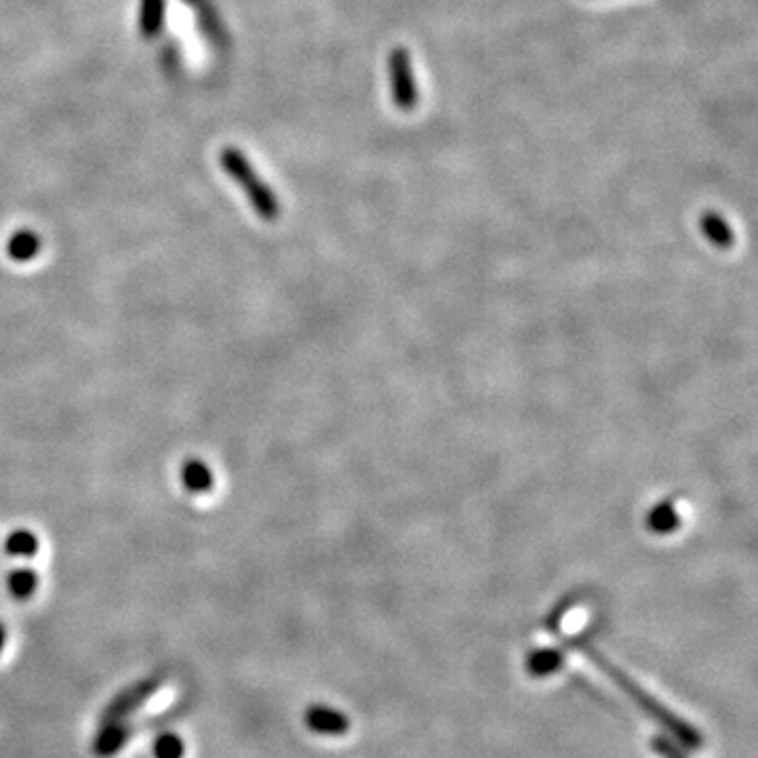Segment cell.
Returning <instances> with one entry per match:
<instances>
[{
  "label": "cell",
  "mask_w": 758,
  "mask_h": 758,
  "mask_svg": "<svg viewBox=\"0 0 758 758\" xmlns=\"http://www.w3.org/2000/svg\"><path fill=\"white\" fill-rule=\"evenodd\" d=\"M7 251L15 262H30V259H34L38 251H41V238L30 230H19L11 236Z\"/></svg>",
  "instance_id": "cell-7"
},
{
  "label": "cell",
  "mask_w": 758,
  "mask_h": 758,
  "mask_svg": "<svg viewBox=\"0 0 758 758\" xmlns=\"http://www.w3.org/2000/svg\"><path fill=\"white\" fill-rule=\"evenodd\" d=\"M163 0H144V30L156 32L163 22Z\"/></svg>",
  "instance_id": "cell-13"
},
{
  "label": "cell",
  "mask_w": 758,
  "mask_h": 758,
  "mask_svg": "<svg viewBox=\"0 0 758 758\" xmlns=\"http://www.w3.org/2000/svg\"><path fill=\"white\" fill-rule=\"evenodd\" d=\"M182 483L190 493H209L213 487V472L205 462L190 460L182 466Z\"/></svg>",
  "instance_id": "cell-6"
},
{
  "label": "cell",
  "mask_w": 758,
  "mask_h": 758,
  "mask_svg": "<svg viewBox=\"0 0 758 758\" xmlns=\"http://www.w3.org/2000/svg\"><path fill=\"white\" fill-rule=\"evenodd\" d=\"M306 723L312 731L323 735H344L350 729L346 714L329 710L325 706H312L306 712Z\"/></svg>",
  "instance_id": "cell-4"
},
{
  "label": "cell",
  "mask_w": 758,
  "mask_h": 758,
  "mask_svg": "<svg viewBox=\"0 0 758 758\" xmlns=\"http://www.w3.org/2000/svg\"><path fill=\"white\" fill-rule=\"evenodd\" d=\"M222 165L224 171L234 179V182L243 188L247 198L251 201L253 209L257 215L266 219V222H274L281 213V207H278V198L276 194L259 179V175L253 171L247 158L243 156L241 150L226 148L222 152Z\"/></svg>",
  "instance_id": "cell-2"
},
{
  "label": "cell",
  "mask_w": 758,
  "mask_h": 758,
  "mask_svg": "<svg viewBox=\"0 0 758 758\" xmlns=\"http://www.w3.org/2000/svg\"><path fill=\"white\" fill-rule=\"evenodd\" d=\"M7 550L13 556H32L38 550L36 535L30 531H17L7 540Z\"/></svg>",
  "instance_id": "cell-12"
},
{
  "label": "cell",
  "mask_w": 758,
  "mask_h": 758,
  "mask_svg": "<svg viewBox=\"0 0 758 758\" xmlns=\"http://www.w3.org/2000/svg\"><path fill=\"white\" fill-rule=\"evenodd\" d=\"M5 643H7V630L3 624H0V651L5 649Z\"/></svg>",
  "instance_id": "cell-17"
},
{
  "label": "cell",
  "mask_w": 758,
  "mask_h": 758,
  "mask_svg": "<svg viewBox=\"0 0 758 758\" xmlns=\"http://www.w3.org/2000/svg\"><path fill=\"white\" fill-rule=\"evenodd\" d=\"M104 725L106 727L95 737V754L110 758L125 748L131 731L125 723H104Z\"/></svg>",
  "instance_id": "cell-5"
},
{
  "label": "cell",
  "mask_w": 758,
  "mask_h": 758,
  "mask_svg": "<svg viewBox=\"0 0 758 758\" xmlns=\"http://www.w3.org/2000/svg\"><path fill=\"white\" fill-rule=\"evenodd\" d=\"M38 577L32 569H17L9 575V590L15 598H30L36 592Z\"/></svg>",
  "instance_id": "cell-9"
},
{
  "label": "cell",
  "mask_w": 758,
  "mask_h": 758,
  "mask_svg": "<svg viewBox=\"0 0 758 758\" xmlns=\"http://www.w3.org/2000/svg\"><path fill=\"white\" fill-rule=\"evenodd\" d=\"M561 666H563V655L558 651H552V649L537 651L531 655V660H529V670L535 676H546Z\"/></svg>",
  "instance_id": "cell-11"
},
{
  "label": "cell",
  "mask_w": 758,
  "mask_h": 758,
  "mask_svg": "<svg viewBox=\"0 0 758 758\" xmlns=\"http://www.w3.org/2000/svg\"><path fill=\"white\" fill-rule=\"evenodd\" d=\"M390 78H392V95L401 110H411L417 104V89L411 70V57L407 49H394L390 55Z\"/></svg>",
  "instance_id": "cell-3"
},
{
  "label": "cell",
  "mask_w": 758,
  "mask_h": 758,
  "mask_svg": "<svg viewBox=\"0 0 758 758\" xmlns=\"http://www.w3.org/2000/svg\"><path fill=\"white\" fill-rule=\"evenodd\" d=\"M653 748L660 754H664L666 758H685L683 752L674 746V742H668V740H664V737H655Z\"/></svg>",
  "instance_id": "cell-15"
},
{
  "label": "cell",
  "mask_w": 758,
  "mask_h": 758,
  "mask_svg": "<svg viewBox=\"0 0 758 758\" xmlns=\"http://www.w3.org/2000/svg\"><path fill=\"white\" fill-rule=\"evenodd\" d=\"M584 653H586L588 657H592V662H594L598 668H601L603 672H607V674L611 676V681H613L617 687H622V689L632 697V700H634L638 706H641L647 714H651V716L657 718V721H660L666 729H670V731L678 737V744L689 746V748H700V744H702V735H700V731L693 729L689 723H685L681 716H676L674 712H670L660 700H655V697L649 695L643 687H638V685L632 681V678L626 676L622 670H617V668H613L609 662H605L601 655L594 653V651H588V649H586Z\"/></svg>",
  "instance_id": "cell-1"
},
{
  "label": "cell",
  "mask_w": 758,
  "mask_h": 758,
  "mask_svg": "<svg viewBox=\"0 0 758 758\" xmlns=\"http://www.w3.org/2000/svg\"><path fill=\"white\" fill-rule=\"evenodd\" d=\"M580 622H582V613L580 611H575V613H571L569 617H567V620H565V632H575L577 628H580Z\"/></svg>",
  "instance_id": "cell-16"
},
{
  "label": "cell",
  "mask_w": 758,
  "mask_h": 758,
  "mask_svg": "<svg viewBox=\"0 0 758 758\" xmlns=\"http://www.w3.org/2000/svg\"><path fill=\"white\" fill-rule=\"evenodd\" d=\"M702 230L706 232V236L710 238L712 243L716 245H731L733 243V232L731 228L725 224V219H721V215L716 213H706L702 217Z\"/></svg>",
  "instance_id": "cell-8"
},
{
  "label": "cell",
  "mask_w": 758,
  "mask_h": 758,
  "mask_svg": "<svg viewBox=\"0 0 758 758\" xmlns=\"http://www.w3.org/2000/svg\"><path fill=\"white\" fill-rule=\"evenodd\" d=\"M152 752L156 758H184L186 744H184L182 737L175 735V733H163V735L156 737Z\"/></svg>",
  "instance_id": "cell-10"
},
{
  "label": "cell",
  "mask_w": 758,
  "mask_h": 758,
  "mask_svg": "<svg viewBox=\"0 0 758 758\" xmlns=\"http://www.w3.org/2000/svg\"><path fill=\"white\" fill-rule=\"evenodd\" d=\"M676 525V516L672 514L670 506H664L660 510H655L651 516V527L657 531H668Z\"/></svg>",
  "instance_id": "cell-14"
}]
</instances>
